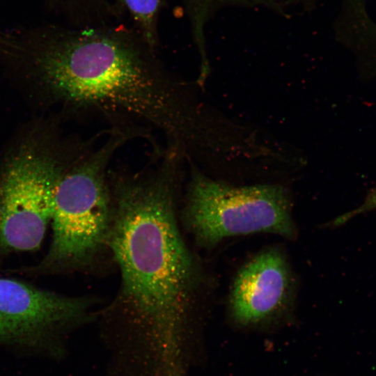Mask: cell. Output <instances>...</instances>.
Wrapping results in <instances>:
<instances>
[{
	"instance_id": "cell-5",
	"label": "cell",
	"mask_w": 376,
	"mask_h": 376,
	"mask_svg": "<svg viewBox=\"0 0 376 376\" xmlns=\"http://www.w3.org/2000/svg\"><path fill=\"white\" fill-rule=\"evenodd\" d=\"M99 302L0 277V345L56 346L73 329L97 318Z\"/></svg>"
},
{
	"instance_id": "cell-4",
	"label": "cell",
	"mask_w": 376,
	"mask_h": 376,
	"mask_svg": "<svg viewBox=\"0 0 376 376\" xmlns=\"http://www.w3.org/2000/svg\"><path fill=\"white\" fill-rule=\"evenodd\" d=\"M187 162L190 173L180 219L199 246L210 249L226 238L258 233L295 238L291 198L283 187H235Z\"/></svg>"
},
{
	"instance_id": "cell-11",
	"label": "cell",
	"mask_w": 376,
	"mask_h": 376,
	"mask_svg": "<svg viewBox=\"0 0 376 376\" xmlns=\"http://www.w3.org/2000/svg\"><path fill=\"white\" fill-rule=\"evenodd\" d=\"M318 0H288L290 4L297 5L302 8L311 9Z\"/></svg>"
},
{
	"instance_id": "cell-1",
	"label": "cell",
	"mask_w": 376,
	"mask_h": 376,
	"mask_svg": "<svg viewBox=\"0 0 376 376\" xmlns=\"http://www.w3.org/2000/svg\"><path fill=\"white\" fill-rule=\"evenodd\" d=\"M183 167L177 157L165 155L137 173L109 172L113 205L109 249L120 280L98 316L106 335L155 357L165 376L181 375L203 281L178 224Z\"/></svg>"
},
{
	"instance_id": "cell-3",
	"label": "cell",
	"mask_w": 376,
	"mask_h": 376,
	"mask_svg": "<svg viewBox=\"0 0 376 376\" xmlns=\"http://www.w3.org/2000/svg\"><path fill=\"white\" fill-rule=\"evenodd\" d=\"M137 138L141 136L136 130L110 127L100 144L58 176L52 191V242L43 258L27 269V274L83 271L109 251L113 205L109 166L117 151Z\"/></svg>"
},
{
	"instance_id": "cell-7",
	"label": "cell",
	"mask_w": 376,
	"mask_h": 376,
	"mask_svg": "<svg viewBox=\"0 0 376 376\" xmlns=\"http://www.w3.org/2000/svg\"><path fill=\"white\" fill-rule=\"evenodd\" d=\"M295 292V276L287 257L277 248H269L252 257L235 274L228 313L242 326L269 322L291 311Z\"/></svg>"
},
{
	"instance_id": "cell-9",
	"label": "cell",
	"mask_w": 376,
	"mask_h": 376,
	"mask_svg": "<svg viewBox=\"0 0 376 376\" xmlns=\"http://www.w3.org/2000/svg\"><path fill=\"white\" fill-rule=\"evenodd\" d=\"M149 42L154 41V30L160 0H123Z\"/></svg>"
},
{
	"instance_id": "cell-10",
	"label": "cell",
	"mask_w": 376,
	"mask_h": 376,
	"mask_svg": "<svg viewBox=\"0 0 376 376\" xmlns=\"http://www.w3.org/2000/svg\"><path fill=\"white\" fill-rule=\"evenodd\" d=\"M376 210V187L364 198L361 204L352 210L343 214L335 221V224L341 225L354 217Z\"/></svg>"
},
{
	"instance_id": "cell-6",
	"label": "cell",
	"mask_w": 376,
	"mask_h": 376,
	"mask_svg": "<svg viewBox=\"0 0 376 376\" xmlns=\"http://www.w3.org/2000/svg\"><path fill=\"white\" fill-rule=\"evenodd\" d=\"M62 171L49 158L24 152L0 178V255L33 251L52 217V191Z\"/></svg>"
},
{
	"instance_id": "cell-2",
	"label": "cell",
	"mask_w": 376,
	"mask_h": 376,
	"mask_svg": "<svg viewBox=\"0 0 376 376\" xmlns=\"http://www.w3.org/2000/svg\"><path fill=\"white\" fill-rule=\"evenodd\" d=\"M45 71L61 100L101 115L110 127L157 130L164 148L187 159L205 139L201 110L188 85L117 36L82 34L52 53Z\"/></svg>"
},
{
	"instance_id": "cell-8",
	"label": "cell",
	"mask_w": 376,
	"mask_h": 376,
	"mask_svg": "<svg viewBox=\"0 0 376 376\" xmlns=\"http://www.w3.org/2000/svg\"><path fill=\"white\" fill-rule=\"evenodd\" d=\"M196 45L206 44L205 28L220 11L231 8L263 10L277 15L290 16L285 0H188Z\"/></svg>"
}]
</instances>
